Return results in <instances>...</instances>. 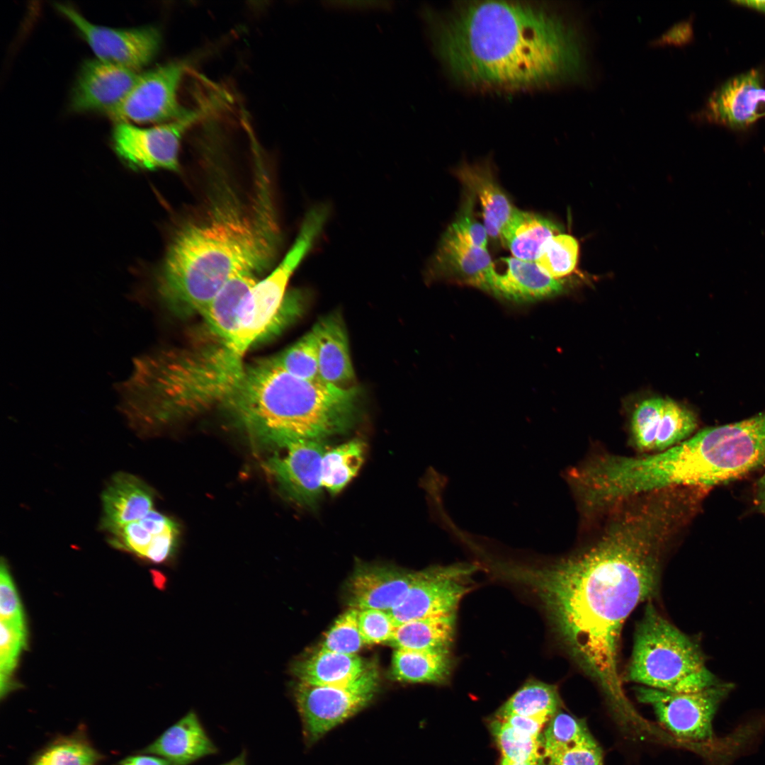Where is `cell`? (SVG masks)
I'll list each match as a JSON object with an SVG mask.
<instances>
[{"instance_id": "obj_1", "label": "cell", "mask_w": 765, "mask_h": 765, "mask_svg": "<svg viewBox=\"0 0 765 765\" xmlns=\"http://www.w3.org/2000/svg\"><path fill=\"white\" fill-rule=\"evenodd\" d=\"M690 514L673 489L632 496L582 528L585 538L569 553L538 563L494 557L490 572L531 589L572 660L620 701L623 624L657 596L664 564Z\"/></svg>"}, {"instance_id": "obj_2", "label": "cell", "mask_w": 765, "mask_h": 765, "mask_svg": "<svg viewBox=\"0 0 765 765\" xmlns=\"http://www.w3.org/2000/svg\"><path fill=\"white\" fill-rule=\"evenodd\" d=\"M544 2L460 1L426 10L430 38L450 76L467 87L523 91L596 81L585 13Z\"/></svg>"}, {"instance_id": "obj_3", "label": "cell", "mask_w": 765, "mask_h": 765, "mask_svg": "<svg viewBox=\"0 0 765 765\" xmlns=\"http://www.w3.org/2000/svg\"><path fill=\"white\" fill-rule=\"evenodd\" d=\"M267 187L260 180L253 210L220 203L178 230L155 276L163 302L203 315L229 280L242 273L257 274L271 264L280 232Z\"/></svg>"}, {"instance_id": "obj_4", "label": "cell", "mask_w": 765, "mask_h": 765, "mask_svg": "<svg viewBox=\"0 0 765 765\" xmlns=\"http://www.w3.org/2000/svg\"><path fill=\"white\" fill-rule=\"evenodd\" d=\"M360 398L357 386L298 378L265 359L245 367L223 404L257 443L282 449L348 431Z\"/></svg>"}, {"instance_id": "obj_5", "label": "cell", "mask_w": 765, "mask_h": 765, "mask_svg": "<svg viewBox=\"0 0 765 765\" xmlns=\"http://www.w3.org/2000/svg\"><path fill=\"white\" fill-rule=\"evenodd\" d=\"M132 364L115 390L120 412L139 433L223 403L245 368L243 357L220 341L180 351H150Z\"/></svg>"}, {"instance_id": "obj_6", "label": "cell", "mask_w": 765, "mask_h": 765, "mask_svg": "<svg viewBox=\"0 0 765 765\" xmlns=\"http://www.w3.org/2000/svg\"><path fill=\"white\" fill-rule=\"evenodd\" d=\"M651 601L636 624L623 680L673 693H692L720 681L705 666L696 640L666 618Z\"/></svg>"}, {"instance_id": "obj_7", "label": "cell", "mask_w": 765, "mask_h": 765, "mask_svg": "<svg viewBox=\"0 0 765 765\" xmlns=\"http://www.w3.org/2000/svg\"><path fill=\"white\" fill-rule=\"evenodd\" d=\"M686 443L694 487L737 480L765 466V412L701 430L686 439Z\"/></svg>"}, {"instance_id": "obj_8", "label": "cell", "mask_w": 765, "mask_h": 765, "mask_svg": "<svg viewBox=\"0 0 765 765\" xmlns=\"http://www.w3.org/2000/svg\"><path fill=\"white\" fill-rule=\"evenodd\" d=\"M326 221L321 212H307L293 245L283 259L251 290L243 305L236 330L226 343L237 354L244 357L278 318L285 304L289 280L311 249Z\"/></svg>"}, {"instance_id": "obj_9", "label": "cell", "mask_w": 765, "mask_h": 765, "mask_svg": "<svg viewBox=\"0 0 765 765\" xmlns=\"http://www.w3.org/2000/svg\"><path fill=\"white\" fill-rule=\"evenodd\" d=\"M731 684L719 681L692 693H673L647 686L635 688L636 698L650 705L658 721L676 737L693 742L710 740L712 721Z\"/></svg>"}, {"instance_id": "obj_10", "label": "cell", "mask_w": 765, "mask_h": 765, "mask_svg": "<svg viewBox=\"0 0 765 765\" xmlns=\"http://www.w3.org/2000/svg\"><path fill=\"white\" fill-rule=\"evenodd\" d=\"M480 565L468 562L433 566L416 572L402 601L390 612L395 626L431 616L456 613L461 599L471 588Z\"/></svg>"}, {"instance_id": "obj_11", "label": "cell", "mask_w": 765, "mask_h": 765, "mask_svg": "<svg viewBox=\"0 0 765 765\" xmlns=\"http://www.w3.org/2000/svg\"><path fill=\"white\" fill-rule=\"evenodd\" d=\"M378 673L373 667L356 683L332 686L300 682L296 704L307 740L314 742L363 708L376 691Z\"/></svg>"}, {"instance_id": "obj_12", "label": "cell", "mask_w": 765, "mask_h": 765, "mask_svg": "<svg viewBox=\"0 0 765 765\" xmlns=\"http://www.w3.org/2000/svg\"><path fill=\"white\" fill-rule=\"evenodd\" d=\"M186 68L182 62H171L139 74L125 98L108 115L116 123L159 125L183 118L190 112L178 100Z\"/></svg>"}, {"instance_id": "obj_13", "label": "cell", "mask_w": 765, "mask_h": 765, "mask_svg": "<svg viewBox=\"0 0 765 765\" xmlns=\"http://www.w3.org/2000/svg\"><path fill=\"white\" fill-rule=\"evenodd\" d=\"M200 115L199 110H191L181 119L150 128L116 123L112 134L113 149L132 170L176 171L181 139Z\"/></svg>"}, {"instance_id": "obj_14", "label": "cell", "mask_w": 765, "mask_h": 765, "mask_svg": "<svg viewBox=\"0 0 765 765\" xmlns=\"http://www.w3.org/2000/svg\"><path fill=\"white\" fill-rule=\"evenodd\" d=\"M55 6L75 26L99 60L137 72L159 51L161 34L154 26L114 28L98 26L70 6L55 4Z\"/></svg>"}, {"instance_id": "obj_15", "label": "cell", "mask_w": 765, "mask_h": 765, "mask_svg": "<svg viewBox=\"0 0 765 765\" xmlns=\"http://www.w3.org/2000/svg\"><path fill=\"white\" fill-rule=\"evenodd\" d=\"M765 116V87L760 70L735 76L713 91L706 105L691 118L744 130Z\"/></svg>"}, {"instance_id": "obj_16", "label": "cell", "mask_w": 765, "mask_h": 765, "mask_svg": "<svg viewBox=\"0 0 765 765\" xmlns=\"http://www.w3.org/2000/svg\"><path fill=\"white\" fill-rule=\"evenodd\" d=\"M328 447L324 441L292 443L283 453L274 454L265 463L268 473L290 500L312 508L322 494V462Z\"/></svg>"}, {"instance_id": "obj_17", "label": "cell", "mask_w": 765, "mask_h": 765, "mask_svg": "<svg viewBox=\"0 0 765 765\" xmlns=\"http://www.w3.org/2000/svg\"><path fill=\"white\" fill-rule=\"evenodd\" d=\"M429 266L431 278L485 292L496 271L487 249L474 244L452 225L443 234Z\"/></svg>"}, {"instance_id": "obj_18", "label": "cell", "mask_w": 765, "mask_h": 765, "mask_svg": "<svg viewBox=\"0 0 765 765\" xmlns=\"http://www.w3.org/2000/svg\"><path fill=\"white\" fill-rule=\"evenodd\" d=\"M139 73L98 59L86 61L80 70L72 92L70 107L77 113H108L125 98Z\"/></svg>"}, {"instance_id": "obj_19", "label": "cell", "mask_w": 765, "mask_h": 765, "mask_svg": "<svg viewBox=\"0 0 765 765\" xmlns=\"http://www.w3.org/2000/svg\"><path fill=\"white\" fill-rule=\"evenodd\" d=\"M416 572L381 565H361L348 583L351 607L390 611L404 598Z\"/></svg>"}, {"instance_id": "obj_20", "label": "cell", "mask_w": 765, "mask_h": 765, "mask_svg": "<svg viewBox=\"0 0 765 765\" xmlns=\"http://www.w3.org/2000/svg\"><path fill=\"white\" fill-rule=\"evenodd\" d=\"M108 534L114 546L159 563L174 552L178 529L173 520L153 509L142 518Z\"/></svg>"}, {"instance_id": "obj_21", "label": "cell", "mask_w": 765, "mask_h": 765, "mask_svg": "<svg viewBox=\"0 0 765 765\" xmlns=\"http://www.w3.org/2000/svg\"><path fill=\"white\" fill-rule=\"evenodd\" d=\"M502 260L506 269L503 273L495 271L487 291L498 298L517 303L530 302L555 296L564 289L562 280L545 273L536 262L513 256Z\"/></svg>"}, {"instance_id": "obj_22", "label": "cell", "mask_w": 765, "mask_h": 765, "mask_svg": "<svg viewBox=\"0 0 765 765\" xmlns=\"http://www.w3.org/2000/svg\"><path fill=\"white\" fill-rule=\"evenodd\" d=\"M312 329L317 342L321 380L339 388L356 387L348 334L339 314L332 313L322 317Z\"/></svg>"}, {"instance_id": "obj_23", "label": "cell", "mask_w": 765, "mask_h": 765, "mask_svg": "<svg viewBox=\"0 0 765 765\" xmlns=\"http://www.w3.org/2000/svg\"><path fill=\"white\" fill-rule=\"evenodd\" d=\"M101 527L110 533L153 510V494L137 477L118 472L102 493Z\"/></svg>"}, {"instance_id": "obj_24", "label": "cell", "mask_w": 765, "mask_h": 765, "mask_svg": "<svg viewBox=\"0 0 765 765\" xmlns=\"http://www.w3.org/2000/svg\"><path fill=\"white\" fill-rule=\"evenodd\" d=\"M455 174L465 189L472 192L480 201L483 225L489 237L499 238L514 207L495 179L490 166L487 164L465 163Z\"/></svg>"}, {"instance_id": "obj_25", "label": "cell", "mask_w": 765, "mask_h": 765, "mask_svg": "<svg viewBox=\"0 0 765 765\" xmlns=\"http://www.w3.org/2000/svg\"><path fill=\"white\" fill-rule=\"evenodd\" d=\"M145 752L162 757L171 765H188L215 754L216 747L192 711L164 731Z\"/></svg>"}, {"instance_id": "obj_26", "label": "cell", "mask_w": 765, "mask_h": 765, "mask_svg": "<svg viewBox=\"0 0 765 765\" xmlns=\"http://www.w3.org/2000/svg\"><path fill=\"white\" fill-rule=\"evenodd\" d=\"M372 668L357 654H343L319 648L295 662L293 672L300 682L346 686L356 683Z\"/></svg>"}, {"instance_id": "obj_27", "label": "cell", "mask_w": 765, "mask_h": 765, "mask_svg": "<svg viewBox=\"0 0 765 765\" xmlns=\"http://www.w3.org/2000/svg\"><path fill=\"white\" fill-rule=\"evenodd\" d=\"M561 233V226L535 212L514 208L499 239L513 257L536 262L545 244Z\"/></svg>"}, {"instance_id": "obj_28", "label": "cell", "mask_w": 765, "mask_h": 765, "mask_svg": "<svg viewBox=\"0 0 765 765\" xmlns=\"http://www.w3.org/2000/svg\"><path fill=\"white\" fill-rule=\"evenodd\" d=\"M257 282L256 273H239L229 280L210 302L202 316L219 341L226 344L230 339L244 301Z\"/></svg>"}, {"instance_id": "obj_29", "label": "cell", "mask_w": 765, "mask_h": 765, "mask_svg": "<svg viewBox=\"0 0 765 765\" xmlns=\"http://www.w3.org/2000/svg\"><path fill=\"white\" fill-rule=\"evenodd\" d=\"M453 666L449 650L397 648L392 658L394 678L409 683H444L448 680Z\"/></svg>"}, {"instance_id": "obj_30", "label": "cell", "mask_w": 765, "mask_h": 765, "mask_svg": "<svg viewBox=\"0 0 765 765\" xmlns=\"http://www.w3.org/2000/svg\"><path fill=\"white\" fill-rule=\"evenodd\" d=\"M455 614L416 619L397 625L390 643L396 649L449 650L454 637Z\"/></svg>"}, {"instance_id": "obj_31", "label": "cell", "mask_w": 765, "mask_h": 765, "mask_svg": "<svg viewBox=\"0 0 765 765\" xmlns=\"http://www.w3.org/2000/svg\"><path fill=\"white\" fill-rule=\"evenodd\" d=\"M562 701L556 686L531 680L517 690L498 710L497 718L511 715L550 720L557 713Z\"/></svg>"}, {"instance_id": "obj_32", "label": "cell", "mask_w": 765, "mask_h": 765, "mask_svg": "<svg viewBox=\"0 0 765 765\" xmlns=\"http://www.w3.org/2000/svg\"><path fill=\"white\" fill-rule=\"evenodd\" d=\"M366 450L365 443L359 438L327 448L322 462L323 488L332 494L341 492L359 470Z\"/></svg>"}, {"instance_id": "obj_33", "label": "cell", "mask_w": 765, "mask_h": 765, "mask_svg": "<svg viewBox=\"0 0 765 765\" xmlns=\"http://www.w3.org/2000/svg\"><path fill=\"white\" fill-rule=\"evenodd\" d=\"M585 721L559 711L548 722L542 735L543 758H547L579 744L591 741Z\"/></svg>"}, {"instance_id": "obj_34", "label": "cell", "mask_w": 765, "mask_h": 765, "mask_svg": "<svg viewBox=\"0 0 765 765\" xmlns=\"http://www.w3.org/2000/svg\"><path fill=\"white\" fill-rule=\"evenodd\" d=\"M490 728L503 759L514 762L541 765L542 737H533L528 735L499 718L492 721Z\"/></svg>"}, {"instance_id": "obj_35", "label": "cell", "mask_w": 765, "mask_h": 765, "mask_svg": "<svg viewBox=\"0 0 765 765\" xmlns=\"http://www.w3.org/2000/svg\"><path fill=\"white\" fill-rule=\"evenodd\" d=\"M273 366L310 380H322L319 373L317 342L312 329L276 356L267 358Z\"/></svg>"}, {"instance_id": "obj_36", "label": "cell", "mask_w": 765, "mask_h": 765, "mask_svg": "<svg viewBox=\"0 0 765 765\" xmlns=\"http://www.w3.org/2000/svg\"><path fill=\"white\" fill-rule=\"evenodd\" d=\"M697 426L696 416L691 410L672 400L664 399L654 453L670 448L690 438Z\"/></svg>"}, {"instance_id": "obj_37", "label": "cell", "mask_w": 765, "mask_h": 765, "mask_svg": "<svg viewBox=\"0 0 765 765\" xmlns=\"http://www.w3.org/2000/svg\"><path fill=\"white\" fill-rule=\"evenodd\" d=\"M578 256L577 240L572 235L560 233L545 244L536 263L545 273L561 280L573 272Z\"/></svg>"}, {"instance_id": "obj_38", "label": "cell", "mask_w": 765, "mask_h": 765, "mask_svg": "<svg viewBox=\"0 0 765 765\" xmlns=\"http://www.w3.org/2000/svg\"><path fill=\"white\" fill-rule=\"evenodd\" d=\"M664 399L651 397L642 401L630 419V442L640 455L654 453Z\"/></svg>"}, {"instance_id": "obj_39", "label": "cell", "mask_w": 765, "mask_h": 765, "mask_svg": "<svg viewBox=\"0 0 765 765\" xmlns=\"http://www.w3.org/2000/svg\"><path fill=\"white\" fill-rule=\"evenodd\" d=\"M358 609L350 607L325 634L320 648L343 654H356L363 645L358 623Z\"/></svg>"}, {"instance_id": "obj_40", "label": "cell", "mask_w": 765, "mask_h": 765, "mask_svg": "<svg viewBox=\"0 0 765 765\" xmlns=\"http://www.w3.org/2000/svg\"><path fill=\"white\" fill-rule=\"evenodd\" d=\"M0 630L1 696L9 688V675L16 664L18 657L26 646L24 622L1 621Z\"/></svg>"}, {"instance_id": "obj_41", "label": "cell", "mask_w": 765, "mask_h": 765, "mask_svg": "<svg viewBox=\"0 0 765 765\" xmlns=\"http://www.w3.org/2000/svg\"><path fill=\"white\" fill-rule=\"evenodd\" d=\"M95 750L79 741H67L47 749L33 765H94Z\"/></svg>"}, {"instance_id": "obj_42", "label": "cell", "mask_w": 765, "mask_h": 765, "mask_svg": "<svg viewBox=\"0 0 765 765\" xmlns=\"http://www.w3.org/2000/svg\"><path fill=\"white\" fill-rule=\"evenodd\" d=\"M358 628L364 644L390 642L395 625L389 611L375 608L358 610Z\"/></svg>"}, {"instance_id": "obj_43", "label": "cell", "mask_w": 765, "mask_h": 765, "mask_svg": "<svg viewBox=\"0 0 765 765\" xmlns=\"http://www.w3.org/2000/svg\"><path fill=\"white\" fill-rule=\"evenodd\" d=\"M465 193L458 215L451 225L474 244L487 249L489 235L484 225L476 219L474 213L475 196L468 190Z\"/></svg>"}, {"instance_id": "obj_44", "label": "cell", "mask_w": 765, "mask_h": 765, "mask_svg": "<svg viewBox=\"0 0 765 765\" xmlns=\"http://www.w3.org/2000/svg\"><path fill=\"white\" fill-rule=\"evenodd\" d=\"M541 765H604L603 752L594 739L543 758Z\"/></svg>"}, {"instance_id": "obj_45", "label": "cell", "mask_w": 765, "mask_h": 765, "mask_svg": "<svg viewBox=\"0 0 765 765\" xmlns=\"http://www.w3.org/2000/svg\"><path fill=\"white\" fill-rule=\"evenodd\" d=\"M0 618L1 621L24 622L21 603L4 560L0 570Z\"/></svg>"}, {"instance_id": "obj_46", "label": "cell", "mask_w": 765, "mask_h": 765, "mask_svg": "<svg viewBox=\"0 0 765 765\" xmlns=\"http://www.w3.org/2000/svg\"><path fill=\"white\" fill-rule=\"evenodd\" d=\"M693 40V17L678 21L658 37L648 41L650 47L673 45L682 47Z\"/></svg>"}, {"instance_id": "obj_47", "label": "cell", "mask_w": 765, "mask_h": 765, "mask_svg": "<svg viewBox=\"0 0 765 765\" xmlns=\"http://www.w3.org/2000/svg\"><path fill=\"white\" fill-rule=\"evenodd\" d=\"M501 719L514 729L533 737H541V732L549 720L543 718L511 715Z\"/></svg>"}, {"instance_id": "obj_48", "label": "cell", "mask_w": 765, "mask_h": 765, "mask_svg": "<svg viewBox=\"0 0 765 765\" xmlns=\"http://www.w3.org/2000/svg\"><path fill=\"white\" fill-rule=\"evenodd\" d=\"M325 6L329 8L344 9V10H353V11H365V10H387L390 9L392 6L391 2L389 1H327L325 3Z\"/></svg>"}, {"instance_id": "obj_49", "label": "cell", "mask_w": 765, "mask_h": 765, "mask_svg": "<svg viewBox=\"0 0 765 765\" xmlns=\"http://www.w3.org/2000/svg\"><path fill=\"white\" fill-rule=\"evenodd\" d=\"M128 765H171L164 759L151 756H137L128 759L125 761Z\"/></svg>"}, {"instance_id": "obj_50", "label": "cell", "mask_w": 765, "mask_h": 765, "mask_svg": "<svg viewBox=\"0 0 765 765\" xmlns=\"http://www.w3.org/2000/svg\"><path fill=\"white\" fill-rule=\"evenodd\" d=\"M756 502L759 508L765 512V472L757 483Z\"/></svg>"}, {"instance_id": "obj_51", "label": "cell", "mask_w": 765, "mask_h": 765, "mask_svg": "<svg viewBox=\"0 0 765 765\" xmlns=\"http://www.w3.org/2000/svg\"><path fill=\"white\" fill-rule=\"evenodd\" d=\"M732 3L765 14V1H733Z\"/></svg>"}, {"instance_id": "obj_52", "label": "cell", "mask_w": 765, "mask_h": 765, "mask_svg": "<svg viewBox=\"0 0 765 765\" xmlns=\"http://www.w3.org/2000/svg\"><path fill=\"white\" fill-rule=\"evenodd\" d=\"M223 765H246L244 754H242L239 756L234 758V759Z\"/></svg>"}, {"instance_id": "obj_53", "label": "cell", "mask_w": 765, "mask_h": 765, "mask_svg": "<svg viewBox=\"0 0 765 765\" xmlns=\"http://www.w3.org/2000/svg\"><path fill=\"white\" fill-rule=\"evenodd\" d=\"M499 765H536L531 763L514 762L502 758Z\"/></svg>"}, {"instance_id": "obj_54", "label": "cell", "mask_w": 765, "mask_h": 765, "mask_svg": "<svg viewBox=\"0 0 765 765\" xmlns=\"http://www.w3.org/2000/svg\"><path fill=\"white\" fill-rule=\"evenodd\" d=\"M123 765H128V764L127 763H125V764H123Z\"/></svg>"}]
</instances>
